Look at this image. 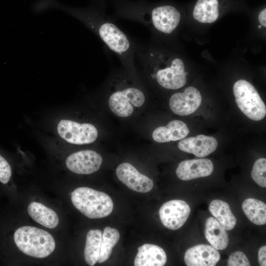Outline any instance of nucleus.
I'll return each instance as SVG.
<instances>
[{
  "instance_id": "nucleus-1",
  "label": "nucleus",
  "mask_w": 266,
  "mask_h": 266,
  "mask_svg": "<svg viewBox=\"0 0 266 266\" xmlns=\"http://www.w3.org/2000/svg\"><path fill=\"white\" fill-rule=\"evenodd\" d=\"M91 7L72 9L70 13L95 33L129 71L135 70L134 40L123 32L106 13L104 0H94Z\"/></svg>"
},
{
  "instance_id": "nucleus-2",
  "label": "nucleus",
  "mask_w": 266,
  "mask_h": 266,
  "mask_svg": "<svg viewBox=\"0 0 266 266\" xmlns=\"http://www.w3.org/2000/svg\"><path fill=\"white\" fill-rule=\"evenodd\" d=\"M134 59L144 71L164 88L178 89L186 82L188 73L181 59L173 58L168 64H166L165 55L145 42L135 41Z\"/></svg>"
},
{
  "instance_id": "nucleus-3",
  "label": "nucleus",
  "mask_w": 266,
  "mask_h": 266,
  "mask_svg": "<svg viewBox=\"0 0 266 266\" xmlns=\"http://www.w3.org/2000/svg\"><path fill=\"white\" fill-rule=\"evenodd\" d=\"M17 247L25 254L36 258H44L55 250L56 243L48 232L32 226H23L13 234Z\"/></svg>"
},
{
  "instance_id": "nucleus-4",
  "label": "nucleus",
  "mask_w": 266,
  "mask_h": 266,
  "mask_svg": "<svg viewBox=\"0 0 266 266\" xmlns=\"http://www.w3.org/2000/svg\"><path fill=\"white\" fill-rule=\"evenodd\" d=\"M74 206L90 219H99L109 215L113 209L111 198L102 192L86 187H79L71 194Z\"/></svg>"
},
{
  "instance_id": "nucleus-5",
  "label": "nucleus",
  "mask_w": 266,
  "mask_h": 266,
  "mask_svg": "<svg viewBox=\"0 0 266 266\" xmlns=\"http://www.w3.org/2000/svg\"><path fill=\"white\" fill-rule=\"evenodd\" d=\"M235 102L247 117L254 121H260L266 115V107L259 94L249 82L240 79L233 86Z\"/></svg>"
},
{
  "instance_id": "nucleus-6",
  "label": "nucleus",
  "mask_w": 266,
  "mask_h": 266,
  "mask_svg": "<svg viewBox=\"0 0 266 266\" xmlns=\"http://www.w3.org/2000/svg\"><path fill=\"white\" fill-rule=\"evenodd\" d=\"M145 100V94L141 89L128 86L114 91L109 97L108 104L115 115L127 117L133 113L134 107L141 106Z\"/></svg>"
},
{
  "instance_id": "nucleus-7",
  "label": "nucleus",
  "mask_w": 266,
  "mask_h": 266,
  "mask_svg": "<svg viewBox=\"0 0 266 266\" xmlns=\"http://www.w3.org/2000/svg\"><path fill=\"white\" fill-rule=\"evenodd\" d=\"M57 131L66 141L77 145L91 143L98 135L97 129L93 125L69 120H61L57 126Z\"/></svg>"
},
{
  "instance_id": "nucleus-8",
  "label": "nucleus",
  "mask_w": 266,
  "mask_h": 266,
  "mask_svg": "<svg viewBox=\"0 0 266 266\" xmlns=\"http://www.w3.org/2000/svg\"><path fill=\"white\" fill-rule=\"evenodd\" d=\"M190 207L184 200H174L164 203L159 209L163 225L168 229L176 230L185 223L190 213Z\"/></svg>"
},
{
  "instance_id": "nucleus-9",
  "label": "nucleus",
  "mask_w": 266,
  "mask_h": 266,
  "mask_svg": "<svg viewBox=\"0 0 266 266\" xmlns=\"http://www.w3.org/2000/svg\"><path fill=\"white\" fill-rule=\"evenodd\" d=\"M102 162V157L98 153L84 150L70 155L66 164L67 168L75 173L90 174L98 170Z\"/></svg>"
},
{
  "instance_id": "nucleus-10",
  "label": "nucleus",
  "mask_w": 266,
  "mask_h": 266,
  "mask_svg": "<svg viewBox=\"0 0 266 266\" xmlns=\"http://www.w3.org/2000/svg\"><path fill=\"white\" fill-rule=\"evenodd\" d=\"M199 91L194 87H187L183 92L173 94L169 101L171 110L180 116H187L196 111L201 103Z\"/></svg>"
},
{
  "instance_id": "nucleus-11",
  "label": "nucleus",
  "mask_w": 266,
  "mask_h": 266,
  "mask_svg": "<svg viewBox=\"0 0 266 266\" xmlns=\"http://www.w3.org/2000/svg\"><path fill=\"white\" fill-rule=\"evenodd\" d=\"M116 173L120 181L134 191L145 193L150 192L153 187L152 180L140 173L129 163L120 164L116 169Z\"/></svg>"
},
{
  "instance_id": "nucleus-12",
  "label": "nucleus",
  "mask_w": 266,
  "mask_h": 266,
  "mask_svg": "<svg viewBox=\"0 0 266 266\" xmlns=\"http://www.w3.org/2000/svg\"><path fill=\"white\" fill-rule=\"evenodd\" d=\"M213 165L208 159L184 160L178 165L177 176L182 180L187 181L210 175L213 171Z\"/></svg>"
},
{
  "instance_id": "nucleus-13",
  "label": "nucleus",
  "mask_w": 266,
  "mask_h": 266,
  "mask_svg": "<svg viewBox=\"0 0 266 266\" xmlns=\"http://www.w3.org/2000/svg\"><path fill=\"white\" fill-rule=\"evenodd\" d=\"M220 260L219 252L210 245L200 244L189 248L184 261L188 266H214Z\"/></svg>"
},
{
  "instance_id": "nucleus-14",
  "label": "nucleus",
  "mask_w": 266,
  "mask_h": 266,
  "mask_svg": "<svg viewBox=\"0 0 266 266\" xmlns=\"http://www.w3.org/2000/svg\"><path fill=\"white\" fill-rule=\"evenodd\" d=\"M218 142L215 138L203 134L184 138L178 143L179 149L198 157H206L216 149Z\"/></svg>"
},
{
  "instance_id": "nucleus-15",
  "label": "nucleus",
  "mask_w": 266,
  "mask_h": 266,
  "mask_svg": "<svg viewBox=\"0 0 266 266\" xmlns=\"http://www.w3.org/2000/svg\"><path fill=\"white\" fill-rule=\"evenodd\" d=\"M134 261V266H163L167 260L166 255L161 247L144 244L137 248Z\"/></svg>"
},
{
  "instance_id": "nucleus-16",
  "label": "nucleus",
  "mask_w": 266,
  "mask_h": 266,
  "mask_svg": "<svg viewBox=\"0 0 266 266\" xmlns=\"http://www.w3.org/2000/svg\"><path fill=\"white\" fill-rule=\"evenodd\" d=\"M190 132L187 125L178 120L169 122L166 126L156 128L152 133L153 139L159 143L180 140L185 138Z\"/></svg>"
},
{
  "instance_id": "nucleus-17",
  "label": "nucleus",
  "mask_w": 266,
  "mask_h": 266,
  "mask_svg": "<svg viewBox=\"0 0 266 266\" xmlns=\"http://www.w3.org/2000/svg\"><path fill=\"white\" fill-rule=\"evenodd\" d=\"M204 234L207 241L217 250H224L228 245L229 238L226 230L213 217L206 220Z\"/></svg>"
},
{
  "instance_id": "nucleus-18",
  "label": "nucleus",
  "mask_w": 266,
  "mask_h": 266,
  "mask_svg": "<svg viewBox=\"0 0 266 266\" xmlns=\"http://www.w3.org/2000/svg\"><path fill=\"white\" fill-rule=\"evenodd\" d=\"M28 212L34 221L46 228L53 229L59 224L57 214L40 202H31L28 207Z\"/></svg>"
},
{
  "instance_id": "nucleus-19",
  "label": "nucleus",
  "mask_w": 266,
  "mask_h": 266,
  "mask_svg": "<svg viewBox=\"0 0 266 266\" xmlns=\"http://www.w3.org/2000/svg\"><path fill=\"white\" fill-rule=\"evenodd\" d=\"M209 210L226 231L232 230L234 228L236 219L227 202L214 200L210 202Z\"/></svg>"
},
{
  "instance_id": "nucleus-20",
  "label": "nucleus",
  "mask_w": 266,
  "mask_h": 266,
  "mask_svg": "<svg viewBox=\"0 0 266 266\" xmlns=\"http://www.w3.org/2000/svg\"><path fill=\"white\" fill-rule=\"evenodd\" d=\"M193 15L200 22L212 23L219 16L218 0H198L195 5Z\"/></svg>"
},
{
  "instance_id": "nucleus-21",
  "label": "nucleus",
  "mask_w": 266,
  "mask_h": 266,
  "mask_svg": "<svg viewBox=\"0 0 266 266\" xmlns=\"http://www.w3.org/2000/svg\"><path fill=\"white\" fill-rule=\"evenodd\" d=\"M102 232L100 230H90L86 235L84 248V258L86 263L90 266H94L100 256Z\"/></svg>"
},
{
  "instance_id": "nucleus-22",
  "label": "nucleus",
  "mask_w": 266,
  "mask_h": 266,
  "mask_svg": "<svg viewBox=\"0 0 266 266\" xmlns=\"http://www.w3.org/2000/svg\"><path fill=\"white\" fill-rule=\"evenodd\" d=\"M242 209L249 220L257 225L266 223V205L258 200L249 198L244 200Z\"/></svg>"
},
{
  "instance_id": "nucleus-23",
  "label": "nucleus",
  "mask_w": 266,
  "mask_h": 266,
  "mask_svg": "<svg viewBox=\"0 0 266 266\" xmlns=\"http://www.w3.org/2000/svg\"><path fill=\"white\" fill-rule=\"evenodd\" d=\"M119 238L120 233L117 229L109 227L104 229L102 233L100 256L98 260L99 263H103L109 258L112 249Z\"/></svg>"
},
{
  "instance_id": "nucleus-24",
  "label": "nucleus",
  "mask_w": 266,
  "mask_h": 266,
  "mask_svg": "<svg viewBox=\"0 0 266 266\" xmlns=\"http://www.w3.org/2000/svg\"><path fill=\"white\" fill-rule=\"evenodd\" d=\"M266 159L262 158L255 161L251 171V177L259 186L266 187Z\"/></svg>"
},
{
  "instance_id": "nucleus-25",
  "label": "nucleus",
  "mask_w": 266,
  "mask_h": 266,
  "mask_svg": "<svg viewBox=\"0 0 266 266\" xmlns=\"http://www.w3.org/2000/svg\"><path fill=\"white\" fill-rule=\"evenodd\" d=\"M227 266H249L250 263L245 254L241 251H236L229 256Z\"/></svg>"
},
{
  "instance_id": "nucleus-26",
  "label": "nucleus",
  "mask_w": 266,
  "mask_h": 266,
  "mask_svg": "<svg viewBox=\"0 0 266 266\" xmlns=\"http://www.w3.org/2000/svg\"><path fill=\"white\" fill-rule=\"evenodd\" d=\"M266 246H263L259 249L258 261L261 266H266Z\"/></svg>"
},
{
  "instance_id": "nucleus-27",
  "label": "nucleus",
  "mask_w": 266,
  "mask_h": 266,
  "mask_svg": "<svg viewBox=\"0 0 266 266\" xmlns=\"http://www.w3.org/2000/svg\"><path fill=\"white\" fill-rule=\"evenodd\" d=\"M266 9L264 8L259 13L258 19L260 24L264 27L266 26Z\"/></svg>"
},
{
  "instance_id": "nucleus-28",
  "label": "nucleus",
  "mask_w": 266,
  "mask_h": 266,
  "mask_svg": "<svg viewBox=\"0 0 266 266\" xmlns=\"http://www.w3.org/2000/svg\"><path fill=\"white\" fill-rule=\"evenodd\" d=\"M115 0H112V1H115Z\"/></svg>"
}]
</instances>
